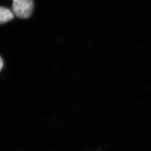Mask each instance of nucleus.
<instances>
[{
    "label": "nucleus",
    "mask_w": 151,
    "mask_h": 151,
    "mask_svg": "<svg viewBox=\"0 0 151 151\" xmlns=\"http://www.w3.org/2000/svg\"><path fill=\"white\" fill-rule=\"evenodd\" d=\"M3 66H4V62L2 58L0 57V70H2V68H3Z\"/></svg>",
    "instance_id": "7ed1b4c3"
},
{
    "label": "nucleus",
    "mask_w": 151,
    "mask_h": 151,
    "mask_svg": "<svg viewBox=\"0 0 151 151\" xmlns=\"http://www.w3.org/2000/svg\"><path fill=\"white\" fill-rule=\"evenodd\" d=\"M33 0H12V11L20 19H27L32 14Z\"/></svg>",
    "instance_id": "f257e3e1"
},
{
    "label": "nucleus",
    "mask_w": 151,
    "mask_h": 151,
    "mask_svg": "<svg viewBox=\"0 0 151 151\" xmlns=\"http://www.w3.org/2000/svg\"><path fill=\"white\" fill-rule=\"evenodd\" d=\"M14 16V14L10 9L0 7V25L11 21Z\"/></svg>",
    "instance_id": "f03ea898"
}]
</instances>
